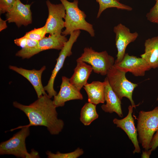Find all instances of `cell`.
<instances>
[{"label":"cell","instance_id":"obj_1","mask_svg":"<svg viewBox=\"0 0 158 158\" xmlns=\"http://www.w3.org/2000/svg\"><path fill=\"white\" fill-rule=\"evenodd\" d=\"M51 98L47 94L41 95L29 105L15 101L13 105L23 112L28 117L29 123L25 126H44L51 135H56L62 131L64 123L58 118L56 107Z\"/></svg>","mask_w":158,"mask_h":158},{"label":"cell","instance_id":"obj_2","mask_svg":"<svg viewBox=\"0 0 158 158\" xmlns=\"http://www.w3.org/2000/svg\"><path fill=\"white\" fill-rule=\"evenodd\" d=\"M59 0L66 10L64 19L65 29L62 32L61 34L66 36L70 35L75 30H82L88 32L90 36L94 37L93 26L86 20V15L84 11L79 8L78 0H74L73 2L67 0Z\"/></svg>","mask_w":158,"mask_h":158},{"label":"cell","instance_id":"obj_3","mask_svg":"<svg viewBox=\"0 0 158 158\" xmlns=\"http://www.w3.org/2000/svg\"><path fill=\"white\" fill-rule=\"evenodd\" d=\"M30 127L24 126H19L10 131L21 128L9 140L2 142L0 144L1 155L12 154L17 157L35 158L39 157L38 152L34 150L30 153L27 151L25 140L30 135Z\"/></svg>","mask_w":158,"mask_h":158},{"label":"cell","instance_id":"obj_4","mask_svg":"<svg viewBox=\"0 0 158 158\" xmlns=\"http://www.w3.org/2000/svg\"><path fill=\"white\" fill-rule=\"evenodd\" d=\"M137 129L139 143L145 150H149L154 135L158 130V107L150 111L139 112Z\"/></svg>","mask_w":158,"mask_h":158},{"label":"cell","instance_id":"obj_5","mask_svg":"<svg viewBox=\"0 0 158 158\" xmlns=\"http://www.w3.org/2000/svg\"><path fill=\"white\" fill-rule=\"evenodd\" d=\"M126 73L113 66L108 71L106 78L110 87L120 99L121 100L123 97L127 98L131 105L135 108L136 105L132 99V94L138 85L128 80Z\"/></svg>","mask_w":158,"mask_h":158},{"label":"cell","instance_id":"obj_6","mask_svg":"<svg viewBox=\"0 0 158 158\" xmlns=\"http://www.w3.org/2000/svg\"><path fill=\"white\" fill-rule=\"evenodd\" d=\"M76 61L87 63L92 66L94 72L104 75L114 66L115 60L106 51L98 52L87 47L84 49L83 52Z\"/></svg>","mask_w":158,"mask_h":158},{"label":"cell","instance_id":"obj_7","mask_svg":"<svg viewBox=\"0 0 158 158\" xmlns=\"http://www.w3.org/2000/svg\"><path fill=\"white\" fill-rule=\"evenodd\" d=\"M68 40L66 36L61 34L50 35L39 41L35 47L22 49L16 53V56L23 59H29L43 51L50 49L61 50Z\"/></svg>","mask_w":158,"mask_h":158},{"label":"cell","instance_id":"obj_8","mask_svg":"<svg viewBox=\"0 0 158 158\" xmlns=\"http://www.w3.org/2000/svg\"><path fill=\"white\" fill-rule=\"evenodd\" d=\"M80 33V30L73 32L70 35L68 41L65 44L63 47L60 52L56 60L55 67L52 71L51 74L47 85L44 87L45 90L47 91L48 96L52 98L57 94L54 87V83L56 77L59 71L63 67L66 59L70 56L72 54L71 51L73 45L79 36Z\"/></svg>","mask_w":158,"mask_h":158},{"label":"cell","instance_id":"obj_9","mask_svg":"<svg viewBox=\"0 0 158 158\" xmlns=\"http://www.w3.org/2000/svg\"><path fill=\"white\" fill-rule=\"evenodd\" d=\"M46 4L48 11V16L45 25L47 34L51 35L61 34L62 30L64 27V19L66 10L61 3L54 4L47 0Z\"/></svg>","mask_w":158,"mask_h":158},{"label":"cell","instance_id":"obj_10","mask_svg":"<svg viewBox=\"0 0 158 158\" xmlns=\"http://www.w3.org/2000/svg\"><path fill=\"white\" fill-rule=\"evenodd\" d=\"M114 66L120 71L131 73L136 77L143 76L146 71L151 68L142 58L130 56L126 53L123 59L120 62L114 63Z\"/></svg>","mask_w":158,"mask_h":158},{"label":"cell","instance_id":"obj_11","mask_svg":"<svg viewBox=\"0 0 158 158\" xmlns=\"http://www.w3.org/2000/svg\"><path fill=\"white\" fill-rule=\"evenodd\" d=\"M113 31L115 34L116 45L118 51L115 63L122 60L127 47L136 40L139 34L136 32H131L129 28L121 23L114 27Z\"/></svg>","mask_w":158,"mask_h":158},{"label":"cell","instance_id":"obj_12","mask_svg":"<svg viewBox=\"0 0 158 158\" xmlns=\"http://www.w3.org/2000/svg\"><path fill=\"white\" fill-rule=\"evenodd\" d=\"M31 4H24L20 0H16L12 8L6 14L8 23H14L18 27L26 26L32 22Z\"/></svg>","mask_w":158,"mask_h":158},{"label":"cell","instance_id":"obj_13","mask_svg":"<svg viewBox=\"0 0 158 158\" xmlns=\"http://www.w3.org/2000/svg\"><path fill=\"white\" fill-rule=\"evenodd\" d=\"M54 97L53 102L56 107L63 106L65 102L69 101L83 99L80 91L70 83L69 78L64 76L62 77L59 92Z\"/></svg>","mask_w":158,"mask_h":158},{"label":"cell","instance_id":"obj_14","mask_svg":"<svg viewBox=\"0 0 158 158\" xmlns=\"http://www.w3.org/2000/svg\"><path fill=\"white\" fill-rule=\"evenodd\" d=\"M133 107H135L134 106L130 105L126 116L121 119L114 118L113 121L117 127L122 129L127 135L134 146L135 149L133 152L135 154L140 153L141 150L137 138V129L135 126L134 119L132 116Z\"/></svg>","mask_w":158,"mask_h":158},{"label":"cell","instance_id":"obj_15","mask_svg":"<svg viewBox=\"0 0 158 158\" xmlns=\"http://www.w3.org/2000/svg\"><path fill=\"white\" fill-rule=\"evenodd\" d=\"M9 68L21 75L29 81L35 89L38 98L42 95L47 94L42 85L41 80L42 73L46 68L45 66H43L39 70H28L11 65L9 66Z\"/></svg>","mask_w":158,"mask_h":158},{"label":"cell","instance_id":"obj_16","mask_svg":"<svg viewBox=\"0 0 158 158\" xmlns=\"http://www.w3.org/2000/svg\"><path fill=\"white\" fill-rule=\"evenodd\" d=\"M92 71V68L90 65L84 62H77L74 73L69 78L70 83L80 91L87 83V80Z\"/></svg>","mask_w":158,"mask_h":158},{"label":"cell","instance_id":"obj_17","mask_svg":"<svg viewBox=\"0 0 158 158\" xmlns=\"http://www.w3.org/2000/svg\"><path fill=\"white\" fill-rule=\"evenodd\" d=\"M106 80L105 92V104L102 105L101 107L105 112L110 113H116L120 117L123 116L121 107V100L118 98L110 87L106 77Z\"/></svg>","mask_w":158,"mask_h":158},{"label":"cell","instance_id":"obj_18","mask_svg":"<svg viewBox=\"0 0 158 158\" xmlns=\"http://www.w3.org/2000/svg\"><path fill=\"white\" fill-rule=\"evenodd\" d=\"M106 80L104 82L94 81L87 83L84 86L87 95L88 102L96 105L104 103Z\"/></svg>","mask_w":158,"mask_h":158},{"label":"cell","instance_id":"obj_19","mask_svg":"<svg viewBox=\"0 0 158 158\" xmlns=\"http://www.w3.org/2000/svg\"><path fill=\"white\" fill-rule=\"evenodd\" d=\"M144 53L140 56L152 68H158V36L146 40Z\"/></svg>","mask_w":158,"mask_h":158},{"label":"cell","instance_id":"obj_20","mask_svg":"<svg viewBox=\"0 0 158 158\" xmlns=\"http://www.w3.org/2000/svg\"><path fill=\"white\" fill-rule=\"evenodd\" d=\"M96 105L88 102L82 108L80 113V120L85 126L91 124L99 117L96 109Z\"/></svg>","mask_w":158,"mask_h":158},{"label":"cell","instance_id":"obj_21","mask_svg":"<svg viewBox=\"0 0 158 158\" xmlns=\"http://www.w3.org/2000/svg\"><path fill=\"white\" fill-rule=\"evenodd\" d=\"M96 1L99 6L97 17V18H99L105 10L109 8H114L118 9L128 11L133 10L132 7L121 3L120 0H96Z\"/></svg>","mask_w":158,"mask_h":158},{"label":"cell","instance_id":"obj_22","mask_svg":"<svg viewBox=\"0 0 158 158\" xmlns=\"http://www.w3.org/2000/svg\"><path fill=\"white\" fill-rule=\"evenodd\" d=\"M84 153L83 150L79 147L77 148L73 152L67 153H61L57 152L54 154L48 151L46 152L48 158H77L82 155Z\"/></svg>","mask_w":158,"mask_h":158},{"label":"cell","instance_id":"obj_23","mask_svg":"<svg viewBox=\"0 0 158 158\" xmlns=\"http://www.w3.org/2000/svg\"><path fill=\"white\" fill-rule=\"evenodd\" d=\"M46 34V27L45 24L42 27L34 28L27 32L24 36L27 38L39 41L44 37Z\"/></svg>","mask_w":158,"mask_h":158},{"label":"cell","instance_id":"obj_24","mask_svg":"<svg viewBox=\"0 0 158 158\" xmlns=\"http://www.w3.org/2000/svg\"><path fill=\"white\" fill-rule=\"evenodd\" d=\"M155 0V4L147 13L146 16L148 21L157 24L158 23V0Z\"/></svg>","mask_w":158,"mask_h":158},{"label":"cell","instance_id":"obj_25","mask_svg":"<svg viewBox=\"0 0 158 158\" xmlns=\"http://www.w3.org/2000/svg\"><path fill=\"white\" fill-rule=\"evenodd\" d=\"M16 0H0V13L8 12L13 7Z\"/></svg>","mask_w":158,"mask_h":158},{"label":"cell","instance_id":"obj_26","mask_svg":"<svg viewBox=\"0 0 158 158\" xmlns=\"http://www.w3.org/2000/svg\"><path fill=\"white\" fill-rule=\"evenodd\" d=\"M28 38L23 36L19 38H17L14 40L15 44L17 46L20 47L22 49L26 48Z\"/></svg>","mask_w":158,"mask_h":158},{"label":"cell","instance_id":"obj_27","mask_svg":"<svg viewBox=\"0 0 158 158\" xmlns=\"http://www.w3.org/2000/svg\"><path fill=\"white\" fill-rule=\"evenodd\" d=\"M158 147V130L154 135L152 140L150 149L152 151L154 150Z\"/></svg>","mask_w":158,"mask_h":158},{"label":"cell","instance_id":"obj_28","mask_svg":"<svg viewBox=\"0 0 158 158\" xmlns=\"http://www.w3.org/2000/svg\"><path fill=\"white\" fill-rule=\"evenodd\" d=\"M38 42L39 41L28 38L26 48H30L35 47L37 45Z\"/></svg>","mask_w":158,"mask_h":158},{"label":"cell","instance_id":"obj_29","mask_svg":"<svg viewBox=\"0 0 158 158\" xmlns=\"http://www.w3.org/2000/svg\"><path fill=\"white\" fill-rule=\"evenodd\" d=\"M7 20H4L0 18V31L6 29L7 27L6 25Z\"/></svg>","mask_w":158,"mask_h":158},{"label":"cell","instance_id":"obj_30","mask_svg":"<svg viewBox=\"0 0 158 158\" xmlns=\"http://www.w3.org/2000/svg\"><path fill=\"white\" fill-rule=\"evenodd\" d=\"M152 151L150 149L148 150H145V151H143L141 155V158H149Z\"/></svg>","mask_w":158,"mask_h":158},{"label":"cell","instance_id":"obj_31","mask_svg":"<svg viewBox=\"0 0 158 158\" xmlns=\"http://www.w3.org/2000/svg\"><path fill=\"white\" fill-rule=\"evenodd\" d=\"M157 25H158V23H157Z\"/></svg>","mask_w":158,"mask_h":158}]
</instances>
